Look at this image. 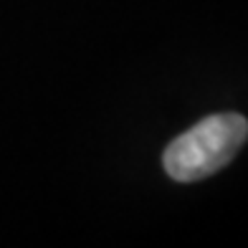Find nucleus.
Returning <instances> with one entry per match:
<instances>
[{"label": "nucleus", "mask_w": 248, "mask_h": 248, "mask_svg": "<svg viewBox=\"0 0 248 248\" xmlns=\"http://www.w3.org/2000/svg\"><path fill=\"white\" fill-rule=\"evenodd\" d=\"M248 140V122L241 114H213L183 132L162 155L167 175L177 183H195L223 170Z\"/></svg>", "instance_id": "obj_1"}]
</instances>
